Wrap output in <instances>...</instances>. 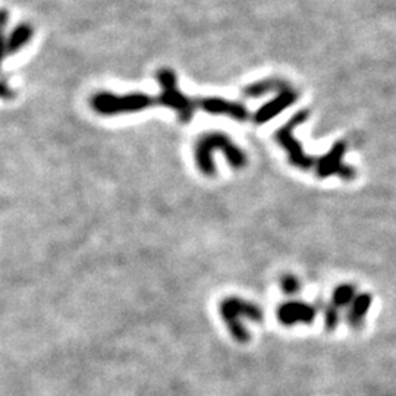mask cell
Listing matches in <instances>:
<instances>
[{
  "mask_svg": "<svg viewBox=\"0 0 396 396\" xmlns=\"http://www.w3.org/2000/svg\"><path fill=\"white\" fill-rule=\"evenodd\" d=\"M355 288L351 285H341L333 292V305L338 307H345L348 304H352L355 300Z\"/></svg>",
  "mask_w": 396,
  "mask_h": 396,
  "instance_id": "obj_13",
  "label": "cell"
},
{
  "mask_svg": "<svg viewBox=\"0 0 396 396\" xmlns=\"http://www.w3.org/2000/svg\"><path fill=\"white\" fill-rule=\"evenodd\" d=\"M156 77L160 84V94L157 96L159 105L175 110L179 120L182 123H188L194 116L195 105L191 98H188L179 90L175 72L163 68L157 72Z\"/></svg>",
  "mask_w": 396,
  "mask_h": 396,
  "instance_id": "obj_4",
  "label": "cell"
},
{
  "mask_svg": "<svg viewBox=\"0 0 396 396\" xmlns=\"http://www.w3.org/2000/svg\"><path fill=\"white\" fill-rule=\"evenodd\" d=\"M370 305H371V296L368 294L355 296V300L351 305V312L348 313V321H350L351 327L358 329L363 325L364 317L368 313Z\"/></svg>",
  "mask_w": 396,
  "mask_h": 396,
  "instance_id": "obj_11",
  "label": "cell"
},
{
  "mask_svg": "<svg viewBox=\"0 0 396 396\" xmlns=\"http://www.w3.org/2000/svg\"><path fill=\"white\" fill-rule=\"evenodd\" d=\"M219 312L232 338L240 343H245L250 339L249 332L241 325L240 317H246L253 321L263 320V312L260 310V307H257L254 303L238 298V296H229V298L222 301Z\"/></svg>",
  "mask_w": 396,
  "mask_h": 396,
  "instance_id": "obj_3",
  "label": "cell"
},
{
  "mask_svg": "<svg viewBox=\"0 0 396 396\" xmlns=\"http://www.w3.org/2000/svg\"><path fill=\"white\" fill-rule=\"evenodd\" d=\"M280 287L283 289L285 294H288V295H294V294H298L300 289H301V285H300V280L296 279L295 276H283L282 280H280Z\"/></svg>",
  "mask_w": 396,
  "mask_h": 396,
  "instance_id": "obj_14",
  "label": "cell"
},
{
  "mask_svg": "<svg viewBox=\"0 0 396 396\" xmlns=\"http://www.w3.org/2000/svg\"><path fill=\"white\" fill-rule=\"evenodd\" d=\"M345 144L338 143L332 150L317 160V175L320 178H329L332 175H339L345 179L354 178V169L343 163Z\"/></svg>",
  "mask_w": 396,
  "mask_h": 396,
  "instance_id": "obj_6",
  "label": "cell"
},
{
  "mask_svg": "<svg viewBox=\"0 0 396 396\" xmlns=\"http://www.w3.org/2000/svg\"><path fill=\"white\" fill-rule=\"evenodd\" d=\"M296 97L298 96H296V93L291 89V87H287V89L279 91V94L273 98V100L267 102L257 110L254 114V122L257 125H263V123L269 122L270 119L276 118L285 109H288L291 105L296 102Z\"/></svg>",
  "mask_w": 396,
  "mask_h": 396,
  "instance_id": "obj_9",
  "label": "cell"
},
{
  "mask_svg": "<svg viewBox=\"0 0 396 396\" xmlns=\"http://www.w3.org/2000/svg\"><path fill=\"white\" fill-rule=\"evenodd\" d=\"M314 317V307L301 301L285 303L278 308V320L283 326H294L300 321L304 325H310Z\"/></svg>",
  "mask_w": 396,
  "mask_h": 396,
  "instance_id": "obj_8",
  "label": "cell"
},
{
  "mask_svg": "<svg viewBox=\"0 0 396 396\" xmlns=\"http://www.w3.org/2000/svg\"><path fill=\"white\" fill-rule=\"evenodd\" d=\"M287 84L283 81L279 80H264V81H260V82H254L249 87H245L242 90V94L245 97H262L270 91H282L283 89H287Z\"/></svg>",
  "mask_w": 396,
  "mask_h": 396,
  "instance_id": "obj_12",
  "label": "cell"
},
{
  "mask_svg": "<svg viewBox=\"0 0 396 396\" xmlns=\"http://www.w3.org/2000/svg\"><path fill=\"white\" fill-rule=\"evenodd\" d=\"M33 37V27L30 24H19L18 27L10 31L9 37L5 43V55L12 56L15 55L19 48L26 46Z\"/></svg>",
  "mask_w": 396,
  "mask_h": 396,
  "instance_id": "obj_10",
  "label": "cell"
},
{
  "mask_svg": "<svg viewBox=\"0 0 396 396\" xmlns=\"http://www.w3.org/2000/svg\"><path fill=\"white\" fill-rule=\"evenodd\" d=\"M307 118H308L307 110H300V112H296L283 127H280L276 131V140L285 150H287L291 165L303 170L310 169L314 165V160L304 153L300 141L294 137V131L296 127H300L301 123H304Z\"/></svg>",
  "mask_w": 396,
  "mask_h": 396,
  "instance_id": "obj_5",
  "label": "cell"
},
{
  "mask_svg": "<svg viewBox=\"0 0 396 396\" xmlns=\"http://www.w3.org/2000/svg\"><path fill=\"white\" fill-rule=\"evenodd\" d=\"M198 107L204 110L208 115H219V116H228L235 120L244 122L250 118L249 109H246L241 102L228 100V98L222 97H206L198 102Z\"/></svg>",
  "mask_w": 396,
  "mask_h": 396,
  "instance_id": "obj_7",
  "label": "cell"
},
{
  "mask_svg": "<svg viewBox=\"0 0 396 396\" xmlns=\"http://www.w3.org/2000/svg\"><path fill=\"white\" fill-rule=\"evenodd\" d=\"M216 150L224 152L228 162L233 168H244L246 165L245 153L235 144L226 134L208 132L201 135L195 144V165L203 175L213 177L216 173V166L213 154Z\"/></svg>",
  "mask_w": 396,
  "mask_h": 396,
  "instance_id": "obj_1",
  "label": "cell"
},
{
  "mask_svg": "<svg viewBox=\"0 0 396 396\" xmlns=\"http://www.w3.org/2000/svg\"><path fill=\"white\" fill-rule=\"evenodd\" d=\"M91 107L96 114L105 116H114L122 114H135L144 109L159 105V98L144 93L114 94V93H97L91 97Z\"/></svg>",
  "mask_w": 396,
  "mask_h": 396,
  "instance_id": "obj_2",
  "label": "cell"
},
{
  "mask_svg": "<svg viewBox=\"0 0 396 396\" xmlns=\"http://www.w3.org/2000/svg\"><path fill=\"white\" fill-rule=\"evenodd\" d=\"M325 317H326V327H327L329 330L335 329L336 325H338V320H339V316H338V312H336V307H335V305L327 307V308H326V313H325Z\"/></svg>",
  "mask_w": 396,
  "mask_h": 396,
  "instance_id": "obj_15",
  "label": "cell"
}]
</instances>
